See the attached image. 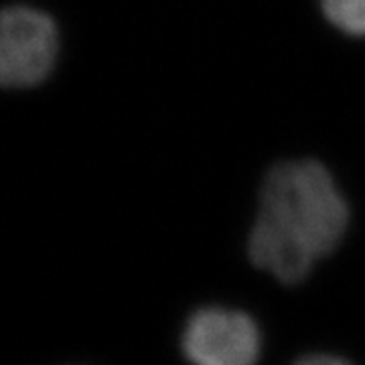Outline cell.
I'll use <instances>...</instances> for the list:
<instances>
[{"label": "cell", "instance_id": "obj_1", "mask_svg": "<svg viewBox=\"0 0 365 365\" xmlns=\"http://www.w3.org/2000/svg\"><path fill=\"white\" fill-rule=\"evenodd\" d=\"M349 207L331 173L317 160L276 165L262 187L250 232V260L284 284H297L314 262L339 246Z\"/></svg>", "mask_w": 365, "mask_h": 365}, {"label": "cell", "instance_id": "obj_2", "mask_svg": "<svg viewBox=\"0 0 365 365\" xmlns=\"http://www.w3.org/2000/svg\"><path fill=\"white\" fill-rule=\"evenodd\" d=\"M59 51L57 26L49 14L11 6L0 21V79L6 88H31L49 76Z\"/></svg>", "mask_w": 365, "mask_h": 365}, {"label": "cell", "instance_id": "obj_3", "mask_svg": "<svg viewBox=\"0 0 365 365\" xmlns=\"http://www.w3.org/2000/svg\"><path fill=\"white\" fill-rule=\"evenodd\" d=\"M181 349L191 365H256L260 329L250 314L223 307H205L189 317Z\"/></svg>", "mask_w": 365, "mask_h": 365}, {"label": "cell", "instance_id": "obj_4", "mask_svg": "<svg viewBox=\"0 0 365 365\" xmlns=\"http://www.w3.org/2000/svg\"><path fill=\"white\" fill-rule=\"evenodd\" d=\"M325 16L339 31L365 37V0H321Z\"/></svg>", "mask_w": 365, "mask_h": 365}, {"label": "cell", "instance_id": "obj_5", "mask_svg": "<svg viewBox=\"0 0 365 365\" xmlns=\"http://www.w3.org/2000/svg\"><path fill=\"white\" fill-rule=\"evenodd\" d=\"M294 365H351L349 361L335 357V355H325V353H319V355H307L299 359Z\"/></svg>", "mask_w": 365, "mask_h": 365}]
</instances>
